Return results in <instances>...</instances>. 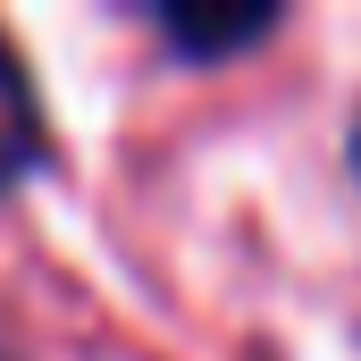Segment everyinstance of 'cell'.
Instances as JSON below:
<instances>
[{"instance_id": "cell-1", "label": "cell", "mask_w": 361, "mask_h": 361, "mask_svg": "<svg viewBox=\"0 0 361 361\" xmlns=\"http://www.w3.org/2000/svg\"><path fill=\"white\" fill-rule=\"evenodd\" d=\"M269 25H277V8H261V0H244V8H202V0H169V8H160V34L177 42L185 59H227V51L261 42Z\"/></svg>"}, {"instance_id": "cell-2", "label": "cell", "mask_w": 361, "mask_h": 361, "mask_svg": "<svg viewBox=\"0 0 361 361\" xmlns=\"http://www.w3.org/2000/svg\"><path fill=\"white\" fill-rule=\"evenodd\" d=\"M34 160V101L17 85V68H8V51H0V185L17 177Z\"/></svg>"}, {"instance_id": "cell-3", "label": "cell", "mask_w": 361, "mask_h": 361, "mask_svg": "<svg viewBox=\"0 0 361 361\" xmlns=\"http://www.w3.org/2000/svg\"><path fill=\"white\" fill-rule=\"evenodd\" d=\"M353 169H361V126H353Z\"/></svg>"}]
</instances>
